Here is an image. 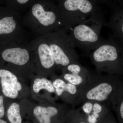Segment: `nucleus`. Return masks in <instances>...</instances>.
<instances>
[{
  "label": "nucleus",
  "instance_id": "nucleus-1",
  "mask_svg": "<svg viewBox=\"0 0 123 123\" xmlns=\"http://www.w3.org/2000/svg\"><path fill=\"white\" fill-rule=\"evenodd\" d=\"M21 23L35 37L63 29L68 31L59 9L53 0H35L22 15Z\"/></svg>",
  "mask_w": 123,
  "mask_h": 123
},
{
  "label": "nucleus",
  "instance_id": "nucleus-2",
  "mask_svg": "<svg viewBox=\"0 0 123 123\" xmlns=\"http://www.w3.org/2000/svg\"><path fill=\"white\" fill-rule=\"evenodd\" d=\"M106 24L101 11L93 14L73 27L69 36L75 48H79L88 55L91 51L106 42L107 40L101 35V29Z\"/></svg>",
  "mask_w": 123,
  "mask_h": 123
},
{
  "label": "nucleus",
  "instance_id": "nucleus-3",
  "mask_svg": "<svg viewBox=\"0 0 123 123\" xmlns=\"http://www.w3.org/2000/svg\"><path fill=\"white\" fill-rule=\"evenodd\" d=\"M22 16L11 7L0 5V46L30 40V32L22 24Z\"/></svg>",
  "mask_w": 123,
  "mask_h": 123
},
{
  "label": "nucleus",
  "instance_id": "nucleus-4",
  "mask_svg": "<svg viewBox=\"0 0 123 123\" xmlns=\"http://www.w3.org/2000/svg\"><path fill=\"white\" fill-rule=\"evenodd\" d=\"M59 9L68 31L90 15L101 11L99 0H53Z\"/></svg>",
  "mask_w": 123,
  "mask_h": 123
},
{
  "label": "nucleus",
  "instance_id": "nucleus-5",
  "mask_svg": "<svg viewBox=\"0 0 123 123\" xmlns=\"http://www.w3.org/2000/svg\"><path fill=\"white\" fill-rule=\"evenodd\" d=\"M123 44L110 36L106 42L94 50L89 55L92 62L99 71L111 74L121 69Z\"/></svg>",
  "mask_w": 123,
  "mask_h": 123
},
{
  "label": "nucleus",
  "instance_id": "nucleus-6",
  "mask_svg": "<svg viewBox=\"0 0 123 123\" xmlns=\"http://www.w3.org/2000/svg\"><path fill=\"white\" fill-rule=\"evenodd\" d=\"M65 29L44 35L55 63L65 67L71 64L79 63V58Z\"/></svg>",
  "mask_w": 123,
  "mask_h": 123
},
{
  "label": "nucleus",
  "instance_id": "nucleus-7",
  "mask_svg": "<svg viewBox=\"0 0 123 123\" xmlns=\"http://www.w3.org/2000/svg\"><path fill=\"white\" fill-rule=\"evenodd\" d=\"M116 78L110 76L98 78L94 80L89 77L87 83L80 90L77 100L102 102L114 97L120 86Z\"/></svg>",
  "mask_w": 123,
  "mask_h": 123
},
{
  "label": "nucleus",
  "instance_id": "nucleus-8",
  "mask_svg": "<svg viewBox=\"0 0 123 123\" xmlns=\"http://www.w3.org/2000/svg\"><path fill=\"white\" fill-rule=\"evenodd\" d=\"M28 41L12 42L0 46V60L19 66L25 65L31 56L29 49L31 44Z\"/></svg>",
  "mask_w": 123,
  "mask_h": 123
},
{
  "label": "nucleus",
  "instance_id": "nucleus-9",
  "mask_svg": "<svg viewBox=\"0 0 123 123\" xmlns=\"http://www.w3.org/2000/svg\"><path fill=\"white\" fill-rule=\"evenodd\" d=\"M0 78L2 93L5 97L12 98L17 97L18 92L22 89L17 77L8 70L0 69Z\"/></svg>",
  "mask_w": 123,
  "mask_h": 123
},
{
  "label": "nucleus",
  "instance_id": "nucleus-10",
  "mask_svg": "<svg viewBox=\"0 0 123 123\" xmlns=\"http://www.w3.org/2000/svg\"><path fill=\"white\" fill-rule=\"evenodd\" d=\"M65 68L67 72L64 74V79L78 88L80 87L81 90L89 79V75L86 70L79 63L70 64Z\"/></svg>",
  "mask_w": 123,
  "mask_h": 123
},
{
  "label": "nucleus",
  "instance_id": "nucleus-11",
  "mask_svg": "<svg viewBox=\"0 0 123 123\" xmlns=\"http://www.w3.org/2000/svg\"><path fill=\"white\" fill-rule=\"evenodd\" d=\"M112 10L110 20L106 25L112 31L109 36L123 44V6H117Z\"/></svg>",
  "mask_w": 123,
  "mask_h": 123
},
{
  "label": "nucleus",
  "instance_id": "nucleus-12",
  "mask_svg": "<svg viewBox=\"0 0 123 123\" xmlns=\"http://www.w3.org/2000/svg\"><path fill=\"white\" fill-rule=\"evenodd\" d=\"M52 84L58 96H61L64 92L68 94L71 98L79 96L80 89L68 82L66 83L62 79H57L53 82Z\"/></svg>",
  "mask_w": 123,
  "mask_h": 123
},
{
  "label": "nucleus",
  "instance_id": "nucleus-13",
  "mask_svg": "<svg viewBox=\"0 0 123 123\" xmlns=\"http://www.w3.org/2000/svg\"><path fill=\"white\" fill-rule=\"evenodd\" d=\"M58 111L53 106L43 107L37 106L34 110V114L37 119L41 123H51V118L58 114Z\"/></svg>",
  "mask_w": 123,
  "mask_h": 123
},
{
  "label": "nucleus",
  "instance_id": "nucleus-14",
  "mask_svg": "<svg viewBox=\"0 0 123 123\" xmlns=\"http://www.w3.org/2000/svg\"><path fill=\"white\" fill-rule=\"evenodd\" d=\"M35 0H5V5L11 7L22 15L24 14Z\"/></svg>",
  "mask_w": 123,
  "mask_h": 123
},
{
  "label": "nucleus",
  "instance_id": "nucleus-15",
  "mask_svg": "<svg viewBox=\"0 0 123 123\" xmlns=\"http://www.w3.org/2000/svg\"><path fill=\"white\" fill-rule=\"evenodd\" d=\"M43 89L46 90L50 93H53L55 91V88L53 86L52 83L49 80L44 78L36 79L34 81L33 86L34 92L38 93Z\"/></svg>",
  "mask_w": 123,
  "mask_h": 123
},
{
  "label": "nucleus",
  "instance_id": "nucleus-16",
  "mask_svg": "<svg viewBox=\"0 0 123 123\" xmlns=\"http://www.w3.org/2000/svg\"><path fill=\"white\" fill-rule=\"evenodd\" d=\"M7 116L11 123H22V120L20 115V105L15 103H13L8 110Z\"/></svg>",
  "mask_w": 123,
  "mask_h": 123
},
{
  "label": "nucleus",
  "instance_id": "nucleus-17",
  "mask_svg": "<svg viewBox=\"0 0 123 123\" xmlns=\"http://www.w3.org/2000/svg\"><path fill=\"white\" fill-rule=\"evenodd\" d=\"M93 108L90 114H92L95 117V118L99 119L100 115H102L101 114H103V106L97 102L93 103Z\"/></svg>",
  "mask_w": 123,
  "mask_h": 123
},
{
  "label": "nucleus",
  "instance_id": "nucleus-18",
  "mask_svg": "<svg viewBox=\"0 0 123 123\" xmlns=\"http://www.w3.org/2000/svg\"><path fill=\"white\" fill-rule=\"evenodd\" d=\"M102 4L114 9L117 6H123V0H99Z\"/></svg>",
  "mask_w": 123,
  "mask_h": 123
},
{
  "label": "nucleus",
  "instance_id": "nucleus-19",
  "mask_svg": "<svg viewBox=\"0 0 123 123\" xmlns=\"http://www.w3.org/2000/svg\"><path fill=\"white\" fill-rule=\"evenodd\" d=\"M93 104L92 101H87L82 107L84 112L87 115L90 114L93 108Z\"/></svg>",
  "mask_w": 123,
  "mask_h": 123
},
{
  "label": "nucleus",
  "instance_id": "nucleus-20",
  "mask_svg": "<svg viewBox=\"0 0 123 123\" xmlns=\"http://www.w3.org/2000/svg\"><path fill=\"white\" fill-rule=\"evenodd\" d=\"M3 97L0 95V118H3L5 115V108L4 105Z\"/></svg>",
  "mask_w": 123,
  "mask_h": 123
},
{
  "label": "nucleus",
  "instance_id": "nucleus-21",
  "mask_svg": "<svg viewBox=\"0 0 123 123\" xmlns=\"http://www.w3.org/2000/svg\"><path fill=\"white\" fill-rule=\"evenodd\" d=\"M119 112L120 116L121 119L123 120V100L121 101V103L119 105Z\"/></svg>",
  "mask_w": 123,
  "mask_h": 123
},
{
  "label": "nucleus",
  "instance_id": "nucleus-22",
  "mask_svg": "<svg viewBox=\"0 0 123 123\" xmlns=\"http://www.w3.org/2000/svg\"><path fill=\"white\" fill-rule=\"evenodd\" d=\"M0 5H5V0H0Z\"/></svg>",
  "mask_w": 123,
  "mask_h": 123
},
{
  "label": "nucleus",
  "instance_id": "nucleus-23",
  "mask_svg": "<svg viewBox=\"0 0 123 123\" xmlns=\"http://www.w3.org/2000/svg\"><path fill=\"white\" fill-rule=\"evenodd\" d=\"M6 121L3 120L1 119L0 118V123H7Z\"/></svg>",
  "mask_w": 123,
  "mask_h": 123
}]
</instances>
